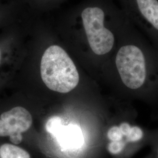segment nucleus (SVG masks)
<instances>
[{
    "label": "nucleus",
    "mask_w": 158,
    "mask_h": 158,
    "mask_svg": "<svg viewBox=\"0 0 158 158\" xmlns=\"http://www.w3.org/2000/svg\"><path fill=\"white\" fill-rule=\"evenodd\" d=\"M114 0H83L69 18L67 34L94 57L109 55L118 37L111 15Z\"/></svg>",
    "instance_id": "obj_1"
},
{
    "label": "nucleus",
    "mask_w": 158,
    "mask_h": 158,
    "mask_svg": "<svg viewBox=\"0 0 158 158\" xmlns=\"http://www.w3.org/2000/svg\"><path fill=\"white\" fill-rule=\"evenodd\" d=\"M40 72L44 83L51 90L67 93L79 83L80 75L75 63L58 45L46 48L41 58Z\"/></svg>",
    "instance_id": "obj_2"
},
{
    "label": "nucleus",
    "mask_w": 158,
    "mask_h": 158,
    "mask_svg": "<svg viewBox=\"0 0 158 158\" xmlns=\"http://www.w3.org/2000/svg\"><path fill=\"white\" fill-rule=\"evenodd\" d=\"M126 17L158 49V0H114Z\"/></svg>",
    "instance_id": "obj_3"
},
{
    "label": "nucleus",
    "mask_w": 158,
    "mask_h": 158,
    "mask_svg": "<svg viewBox=\"0 0 158 158\" xmlns=\"http://www.w3.org/2000/svg\"><path fill=\"white\" fill-rule=\"evenodd\" d=\"M32 124V115L27 109L13 108L0 116V136H10L14 144H19L23 141L22 134L27 132Z\"/></svg>",
    "instance_id": "obj_4"
},
{
    "label": "nucleus",
    "mask_w": 158,
    "mask_h": 158,
    "mask_svg": "<svg viewBox=\"0 0 158 158\" xmlns=\"http://www.w3.org/2000/svg\"><path fill=\"white\" fill-rule=\"evenodd\" d=\"M54 136L60 145L64 149L79 148L83 141L81 131L76 125H63Z\"/></svg>",
    "instance_id": "obj_5"
},
{
    "label": "nucleus",
    "mask_w": 158,
    "mask_h": 158,
    "mask_svg": "<svg viewBox=\"0 0 158 158\" xmlns=\"http://www.w3.org/2000/svg\"><path fill=\"white\" fill-rule=\"evenodd\" d=\"M0 158H31L28 152L15 145L5 143L0 147Z\"/></svg>",
    "instance_id": "obj_6"
},
{
    "label": "nucleus",
    "mask_w": 158,
    "mask_h": 158,
    "mask_svg": "<svg viewBox=\"0 0 158 158\" xmlns=\"http://www.w3.org/2000/svg\"><path fill=\"white\" fill-rule=\"evenodd\" d=\"M62 125V120L61 118L57 116H53L47 121L46 124V130L48 132L54 136Z\"/></svg>",
    "instance_id": "obj_7"
},
{
    "label": "nucleus",
    "mask_w": 158,
    "mask_h": 158,
    "mask_svg": "<svg viewBox=\"0 0 158 158\" xmlns=\"http://www.w3.org/2000/svg\"><path fill=\"white\" fill-rule=\"evenodd\" d=\"M144 133L141 128L134 126L131 127L129 135L126 138L127 141L130 142H136L140 141L143 138Z\"/></svg>",
    "instance_id": "obj_8"
},
{
    "label": "nucleus",
    "mask_w": 158,
    "mask_h": 158,
    "mask_svg": "<svg viewBox=\"0 0 158 158\" xmlns=\"http://www.w3.org/2000/svg\"><path fill=\"white\" fill-rule=\"evenodd\" d=\"M125 143L126 142L124 141H111L108 145V150L111 154L117 155L123 151Z\"/></svg>",
    "instance_id": "obj_9"
},
{
    "label": "nucleus",
    "mask_w": 158,
    "mask_h": 158,
    "mask_svg": "<svg viewBox=\"0 0 158 158\" xmlns=\"http://www.w3.org/2000/svg\"><path fill=\"white\" fill-rule=\"evenodd\" d=\"M108 138L111 141H123L124 136L123 135L119 127L114 126L108 130L107 133Z\"/></svg>",
    "instance_id": "obj_10"
},
{
    "label": "nucleus",
    "mask_w": 158,
    "mask_h": 158,
    "mask_svg": "<svg viewBox=\"0 0 158 158\" xmlns=\"http://www.w3.org/2000/svg\"><path fill=\"white\" fill-rule=\"evenodd\" d=\"M119 127V129L121 130L123 136L127 138L130 134L132 127H131L129 124H128L127 123H124L121 124Z\"/></svg>",
    "instance_id": "obj_11"
},
{
    "label": "nucleus",
    "mask_w": 158,
    "mask_h": 158,
    "mask_svg": "<svg viewBox=\"0 0 158 158\" xmlns=\"http://www.w3.org/2000/svg\"><path fill=\"white\" fill-rule=\"evenodd\" d=\"M0 59H1V50H0Z\"/></svg>",
    "instance_id": "obj_12"
}]
</instances>
